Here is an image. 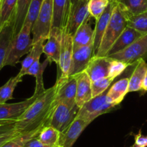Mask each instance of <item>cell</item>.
<instances>
[{
  "label": "cell",
  "mask_w": 147,
  "mask_h": 147,
  "mask_svg": "<svg viewBox=\"0 0 147 147\" xmlns=\"http://www.w3.org/2000/svg\"><path fill=\"white\" fill-rule=\"evenodd\" d=\"M57 86L54 85L40 94L25 112L16 120L15 128L20 134L38 136L40 131L49 125L55 107Z\"/></svg>",
  "instance_id": "1"
},
{
  "label": "cell",
  "mask_w": 147,
  "mask_h": 147,
  "mask_svg": "<svg viewBox=\"0 0 147 147\" xmlns=\"http://www.w3.org/2000/svg\"><path fill=\"white\" fill-rule=\"evenodd\" d=\"M127 25V15L121 7L116 2L95 56H105L109 49Z\"/></svg>",
  "instance_id": "2"
},
{
  "label": "cell",
  "mask_w": 147,
  "mask_h": 147,
  "mask_svg": "<svg viewBox=\"0 0 147 147\" xmlns=\"http://www.w3.org/2000/svg\"><path fill=\"white\" fill-rule=\"evenodd\" d=\"M31 32V27L24 24L19 33L14 36L4 67L6 66H15L24 55L29 53L33 45Z\"/></svg>",
  "instance_id": "3"
},
{
  "label": "cell",
  "mask_w": 147,
  "mask_h": 147,
  "mask_svg": "<svg viewBox=\"0 0 147 147\" xmlns=\"http://www.w3.org/2000/svg\"><path fill=\"white\" fill-rule=\"evenodd\" d=\"M108 89L102 94L92 97L83 105L79 110L77 117L90 123L100 115L110 112L115 109L116 106L111 104L107 99Z\"/></svg>",
  "instance_id": "4"
},
{
  "label": "cell",
  "mask_w": 147,
  "mask_h": 147,
  "mask_svg": "<svg viewBox=\"0 0 147 147\" xmlns=\"http://www.w3.org/2000/svg\"><path fill=\"white\" fill-rule=\"evenodd\" d=\"M53 21V0H43L39 15L32 28L33 43L47 40L50 35Z\"/></svg>",
  "instance_id": "5"
},
{
  "label": "cell",
  "mask_w": 147,
  "mask_h": 147,
  "mask_svg": "<svg viewBox=\"0 0 147 147\" xmlns=\"http://www.w3.org/2000/svg\"><path fill=\"white\" fill-rule=\"evenodd\" d=\"M79 110L80 107L77 105L69 106L59 103L53 110L49 125L57 129L61 134L63 133L75 119Z\"/></svg>",
  "instance_id": "6"
},
{
  "label": "cell",
  "mask_w": 147,
  "mask_h": 147,
  "mask_svg": "<svg viewBox=\"0 0 147 147\" xmlns=\"http://www.w3.org/2000/svg\"><path fill=\"white\" fill-rule=\"evenodd\" d=\"M108 57L120 60L131 66L140 59L146 61L147 59V33L137 39L125 50Z\"/></svg>",
  "instance_id": "7"
},
{
  "label": "cell",
  "mask_w": 147,
  "mask_h": 147,
  "mask_svg": "<svg viewBox=\"0 0 147 147\" xmlns=\"http://www.w3.org/2000/svg\"><path fill=\"white\" fill-rule=\"evenodd\" d=\"M77 76H69L64 79L56 80V104L62 103L69 106L76 105Z\"/></svg>",
  "instance_id": "8"
},
{
  "label": "cell",
  "mask_w": 147,
  "mask_h": 147,
  "mask_svg": "<svg viewBox=\"0 0 147 147\" xmlns=\"http://www.w3.org/2000/svg\"><path fill=\"white\" fill-rule=\"evenodd\" d=\"M73 37L63 30L61 36L60 57L57 65V80L64 79L69 77L73 55Z\"/></svg>",
  "instance_id": "9"
},
{
  "label": "cell",
  "mask_w": 147,
  "mask_h": 147,
  "mask_svg": "<svg viewBox=\"0 0 147 147\" xmlns=\"http://www.w3.org/2000/svg\"><path fill=\"white\" fill-rule=\"evenodd\" d=\"M88 10V0H80L69 12L66 32L72 37L83 22L91 19Z\"/></svg>",
  "instance_id": "10"
},
{
  "label": "cell",
  "mask_w": 147,
  "mask_h": 147,
  "mask_svg": "<svg viewBox=\"0 0 147 147\" xmlns=\"http://www.w3.org/2000/svg\"><path fill=\"white\" fill-rule=\"evenodd\" d=\"M94 55L93 43L74 51L69 76L79 75L85 71L89 62Z\"/></svg>",
  "instance_id": "11"
},
{
  "label": "cell",
  "mask_w": 147,
  "mask_h": 147,
  "mask_svg": "<svg viewBox=\"0 0 147 147\" xmlns=\"http://www.w3.org/2000/svg\"><path fill=\"white\" fill-rule=\"evenodd\" d=\"M40 95L34 93L32 97L22 102L0 104V121L17 120Z\"/></svg>",
  "instance_id": "12"
},
{
  "label": "cell",
  "mask_w": 147,
  "mask_h": 147,
  "mask_svg": "<svg viewBox=\"0 0 147 147\" xmlns=\"http://www.w3.org/2000/svg\"><path fill=\"white\" fill-rule=\"evenodd\" d=\"M70 12V0H53V21L51 31L62 32L66 29Z\"/></svg>",
  "instance_id": "13"
},
{
  "label": "cell",
  "mask_w": 147,
  "mask_h": 147,
  "mask_svg": "<svg viewBox=\"0 0 147 147\" xmlns=\"http://www.w3.org/2000/svg\"><path fill=\"white\" fill-rule=\"evenodd\" d=\"M111 61L112 58L108 56H97L94 55L92 58L85 70L92 82L108 77Z\"/></svg>",
  "instance_id": "14"
},
{
  "label": "cell",
  "mask_w": 147,
  "mask_h": 147,
  "mask_svg": "<svg viewBox=\"0 0 147 147\" xmlns=\"http://www.w3.org/2000/svg\"><path fill=\"white\" fill-rule=\"evenodd\" d=\"M15 15L2 27L0 31V70L4 64L9 53V47L14 38Z\"/></svg>",
  "instance_id": "15"
},
{
  "label": "cell",
  "mask_w": 147,
  "mask_h": 147,
  "mask_svg": "<svg viewBox=\"0 0 147 147\" xmlns=\"http://www.w3.org/2000/svg\"><path fill=\"white\" fill-rule=\"evenodd\" d=\"M144 34L127 25L122 33L107 51L105 56H110L115 53H119L131 46L137 39L141 38Z\"/></svg>",
  "instance_id": "16"
},
{
  "label": "cell",
  "mask_w": 147,
  "mask_h": 147,
  "mask_svg": "<svg viewBox=\"0 0 147 147\" xmlns=\"http://www.w3.org/2000/svg\"><path fill=\"white\" fill-rule=\"evenodd\" d=\"M89 123L82 118L76 117L69 128L63 133L61 134L59 145L63 147H72L77 140L89 125Z\"/></svg>",
  "instance_id": "17"
},
{
  "label": "cell",
  "mask_w": 147,
  "mask_h": 147,
  "mask_svg": "<svg viewBox=\"0 0 147 147\" xmlns=\"http://www.w3.org/2000/svg\"><path fill=\"white\" fill-rule=\"evenodd\" d=\"M62 32L51 31L47 42L43 44V53L46 54L47 57L46 59H49L50 63L54 62L56 65L59 64L61 46Z\"/></svg>",
  "instance_id": "18"
},
{
  "label": "cell",
  "mask_w": 147,
  "mask_h": 147,
  "mask_svg": "<svg viewBox=\"0 0 147 147\" xmlns=\"http://www.w3.org/2000/svg\"><path fill=\"white\" fill-rule=\"evenodd\" d=\"M116 2H110L108 6L104 11L101 16L96 20L95 27L94 29V40H93V45H94V52H97L99 46H100L102 37L104 35L105 32L106 30L109 22H110L111 15H112L113 10L115 7Z\"/></svg>",
  "instance_id": "19"
},
{
  "label": "cell",
  "mask_w": 147,
  "mask_h": 147,
  "mask_svg": "<svg viewBox=\"0 0 147 147\" xmlns=\"http://www.w3.org/2000/svg\"><path fill=\"white\" fill-rule=\"evenodd\" d=\"M92 98V82L87 74L84 71L77 76L76 104L80 108Z\"/></svg>",
  "instance_id": "20"
},
{
  "label": "cell",
  "mask_w": 147,
  "mask_h": 147,
  "mask_svg": "<svg viewBox=\"0 0 147 147\" xmlns=\"http://www.w3.org/2000/svg\"><path fill=\"white\" fill-rule=\"evenodd\" d=\"M90 19L83 22L73 36V50L84 47L94 40V30L90 23Z\"/></svg>",
  "instance_id": "21"
},
{
  "label": "cell",
  "mask_w": 147,
  "mask_h": 147,
  "mask_svg": "<svg viewBox=\"0 0 147 147\" xmlns=\"http://www.w3.org/2000/svg\"><path fill=\"white\" fill-rule=\"evenodd\" d=\"M40 59L38 58L34 61L26 72V75H31L35 77V89L34 93L38 94H41L46 91L44 84H43V75L45 69H46L50 61L48 59H46L43 63L40 62Z\"/></svg>",
  "instance_id": "22"
},
{
  "label": "cell",
  "mask_w": 147,
  "mask_h": 147,
  "mask_svg": "<svg viewBox=\"0 0 147 147\" xmlns=\"http://www.w3.org/2000/svg\"><path fill=\"white\" fill-rule=\"evenodd\" d=\"M128 85L129 78L126 77L115 82L111 87H109L107 96L111 104L115 106L121 104L128 92Z\"/></svg>",
  "instance_id": "23"
},
{
  "label": "cell",
  "mask_w": 147,
  "mask_h": 147,
  "mask_svg": "<svg viewBox=\"0 0 147 147\" xmlns=\"http://www.w3.org/2000/svg\"><path fill=\"white\" fill-rule=\"evenodd\" d=\"M146 70L147 63L146 61L140 59L136 62L134 70L129 77L128 92L141 91Z\"/></svg>",
  "instance_id": "24"
},
{
  "label": "cell",
  "mask_w": 147,
  "mask_h": 147,
  "mask_svg": "<svg viewBox=\"0 0 147 147\" xmlns=\"http://www.w3.org/2000/svg\"><path fill=\"white\" fill-rule=\"evenodd\" d=\"M117 3L123 9L127 18L147 11V0H118Z\"/></svg>",
  "instance_id": "25"
},
{
  "label": "cell",
  "mask_w": 147,
  "mask_h": 147,
  "mask_svg": "<svg viewBox=\"0 0 147 147\" xmlns=\"http://www.w3.org/2000/svg\"><path fill=\"white\" fill-rule=\"evenodd\" d=\"M44 42V40H40L36 43H34L32 45V49L30 51L29 53H28V56L22 61V66H21L20 71L18 74L22 77L26 75L27 71L29 69V68L34 63V61L37 59L40 58V56L43 53V46Z\"/></svg>",
  "instance_id": "26"
},
{
  "label": "cell",
  "mask_w": 147,
  "mask_h": 147,
  "mask_svg": "<svg viewBox=\"0 0 147 147\" xmlns=\"http://www.w3.org/2000/svg\"><path fill=\"white\" fill-rule=\"evenodd\" d=\"M32 0H18L15 11L14 36L19 33L25 22Z\"/></svg>",
  "instance_id": "27"
},
{
  "label": "cell",
  "mask_w": 147,
  "mask_h": 147,
  "mask_svg": "<svg viewBox=\"0 0 147 147\" xmlns=\"http://www.w3.org/2000/svg\"><path fill=\"white\" fill-rule=\"evenodd\" d=\"M38 138L45 145L50 147H56L59 145L61 133L51 125H46L38 135Z\"/></svg>",
  "instance_id": "28"
},
{
  "label": "cell",
  "mask_w": 147,
  "mask_h": 147,
  "mask_svg": "<svg viewBox=\"0 0 147 147\" xmlns=\"http://www.w3.org/2000/svg\"><path fill=\"white\" fill-rule=\"evenodd\" d=\"M21 82H22V77L18 74V75L11 77L3 86L0 87V104L6 103L8 100L13 99L15 87Z\"/></svg>",
  "instance_id": "29"
},
{
  "label": "cell",
  "mask_w": 147,
  "mask_h": 147,
  "mask_svg": "<svg viewBox=\"0 0 147 147\" xmlns=\"http://www.w3.org/2000/svg\"><path fill=\"white\" fill-rule=\"evenodd\" d=\"M18 0H2L0 11V22L2 25L6 23L14 15Z\"/></svg>",
  "instance_id": "30"
},
{
  "label": "cell",
  "mask_w": 147,
  "mask_h": 147,
  "mask_svg": "<svg viewBox=\"0 0 147 147\" xmlns=\"http://www.w3.org/2000/svg\"><path fill=\"white\" fill-rule=\"evenodd\" d=\"M128 26L144 34L147 33V11L136 16L127 18Z\"/></svg>",
  "instance_id": "31"
},
{
  "label": "cell",
  "mask_w": 147,
  "mask_h": 147,
  "mask_svg": "<svg viewBox=\"0 0 147 147\" xmlns=\"http://www.w3.org/2000/svg\"><path fill=\"white\" fill-rule=\"evenodd\" d=\"M108 0H88V10L90 15L94 20H97L108 6Z\"/></svg>",
  "instance_id": "32"
},
{
  "label": "cell",
  "mask_w": 147,
  "mask_h": 147,
  "mask_svg": "<svg viewBox=\"0 0 147 147\" xmlns=\"http://www.w3.org/2000/svg\"><path fill=\"white\" fill-rule=\"evenodd\" d=\"M43 2V0H32L24 24L29 25L31 28H32L38 16Z\"/></svg>",
  "instance_id": "33"
},
{
  "label": "cell",
  "mask_w": 147,
  "mask_h": 147,
  "mask_svg": "<svg viewBox=\"0 0 147 147\" xmlns=\"http://www.w3.org/2000/svg\"><path fill=\"white\" fill-rule=\"evenodd\" d=\"M115 79L110 77H106L101 78L96 81L92 82V97H96L99 94L104 92L110 87V84Z\"/></svg>",
  "instance_id": "34"
},
{
  "label": "cell",
  "mask_w": 147,
  "mask_h": 147,
  "mask_svg": "<svg viewBox=\"0 0 147 147\" xmlns=\"http://www.w3.org/2000/svg\"><path fill=\"white\" fill-rule=\"evenodd\" d=\"M130 66L131 65L125 63V62L115 59H112V61H111L110 66V69H109L108 77H112L115 80L118 76L123 73L125 69Z\"/></svg>",
  "instance_id": "35"
},
{
  "label": "cell",
  "mask_w": 147,
  "mask_h": 147,
  "mask_svg": "<svg viewBox=\"0 0 147 147\" xmlns=\"http://www.w3.org/2000/svg\"><path fill=\"white\" fill-rule=\"evenodd\" d=\"M33 137L35 136L31 134H20L1 147H25V144Z\"/></svg>",
  "instance_id": "36"
},
{
  "label": "cell",
  "mask_w": 147,
  "mask_h": 147,
  "mask_svg": "<svg viewBox=\"0 0 147 147\" xmlns=\"http://www.w3.org/2000/svg\"><path fill=\"white\" fill-rule=\"evenodd\" d=\"M16 120H5L0 121V136L3 135L15 128Z\"/></svg>",
  "instance_id": "37"
},
{
  "label": "cell",
  "mask_w": 147,
  "mask_h": 147,
  "mask_svg": "<svg viewBox=\"0 0 147 147\" xmlns=\"http://www.w3.org/2000/svg\"><path fill=\"white\" fill-rule=\"evenodd\" d=\"M134 144L131 147H147V135H142L141 131L134 136Z\"/></svg>",
  "instance_id": "38"
},
{
  "label": "cell",
  "mask_w": 147,
  "mask_h": 147,
  "mask_svg": "<svg viewBox=\"0 0 147 147\" xmlns=\"http://www.w3.org/2000/svg\"><path fill=\"white\" fill-rule=\"evenodd\" d=\"M20 134L17 131L16 128H15V129L12 130V131H9V132L3 134V135L0 136V147L2 146L4 144H6L9 141L12 140V138H15L18 136H19Z\"/></svg>",
  "instance_id": "39"
},
{
  "label": "cell",
  "mask_w": 147,
  "mask_h": 147,
  "mask_svg": "<svg viewBox=\"0 0 147 147\" xmlns=\"http://www.w3.org/2000/svg\"><path fill=\"white\" fill-rule=\"evenodd\" d=\"M25 147H50L47 145H45L44 144L41 142L38 138V136H35L30 139L28 142L25 144Z\"/></svg>",
  "instance_id": "40"
},
{
  "label": "cell",
  "mask_w": 147,
  "mask_h": 147,
  "mask_svg": "<svg viewBox=\"0 0 147 147\" xmlns=\"http://www.w3.org/2000/svg\"><path fill=\"white\" fill-rule=\"evenodd\" d=\"M141 90H143V91L144 92H147V70H146V72L144 81H143L142 88H141Z\"/></svg>",
  "instance_id": "41"
},
{
  "label": "cell",
  "mask_w": 147,
  "mask_h": 147,
  "mask_svg": "<svg viewBox=\"0 0 147 147\" xmlns=\"http://www.w3.org/2000/svg\"><path fill=\"white\" fill-rule=\"evenodd\" d=\"M80 0H70V10L75 6Z\"/></svg>",
  "instance_id": "42"
},
{
  "label": "cell",
  "mask_w": 147,
  "mask_h": 147,
  "mask_svg": "<svg viewBox=\"0 0 147 147\" xmlns=\"http://www.w3.org/2000/svg\"><path fill=\"white\" fill-rule=\"evenodd\" d=\"M0 11H1V2H0ZM1 29H2V24L0 22V31H1Z\"/></svg>",
  "instance_id": "43"
},
{
  "label": "cell",
  "mask_w": 147,
  "mask_h": 147,
  "mask_svg": "<svg viewBox=\"0 0 147 147\" xmlns=\"http://www.w3.org/2000/svg\"><path fill=\"white\" fill-rule=\"evenodd\" d=\"M108 1L110 2H117V1H118V0H108Z\"/></svg>",
  "instance_id": "44"
},
{
  "label": "cell",
  "mask_w": 147,
  "mask_h": 147,
  "mask_svg": "<svg viewBox=\"0 0 147 147\" xmlns=\"http://www.w3.org/2000/svg\"><path fill=\"white\" fill-rule=\"evenodd\" d=\"M56 147H63V146H61V145H59V146H57Z\"/></svg>",
  "instance_id": "45"
},
{
  "label": "cell",
  "mask_w": 147,
  "mask_h": 147,
  "mask_svg": "<svg viewBox=\"0 0 147 147\" xmlns=\"http://www.w3.org/2000/svg\"><path fill=\"white\" fill-rule=\"evenodd\" d=\"M1 1H2V0H0V2H1Z\"/></svg>",
  "instance_id": "46"
}]
</instances>
